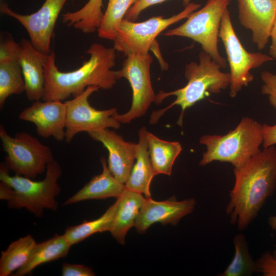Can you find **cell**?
Segmentation results:
<instances>
[{"label":"cell","instance_id":"cell-29","mask_svg":"<svg viewBox=\"0 0 276 276\" xmlns=\"http://www.w3.org/2000/svg\"><path fill=\"white\" fill-rule=\"evenodd\" d=\"M261 78L263 82L261 93L268 96L270 104L276 110V74L264 71L261 73Z\"/></svg>","mask_w":276,"mask_h":276},{"label":"cell","instance_id":"cell-28","mask_svg":"<svg viewBox=\"0 0 276 276\" xmlns=\"http://www.w3.org/2000/svg\"><path fill=\"white\" fill-rule=\"evenodd\" d=\"M137 0H108L101 24L97 30L103 39L113 40L118 27L129 9Z\"/></svg>","mask_w":276,"mask_h":276},{"label":"cell","instance_id":"cell-31","mask_svg":"<svg viewBox=\"0 0 276 276\" xmlns=\"http://www.w3.org/2000/svg\"><path fill=\"white\" fill-rule=\"evenodd\" d=\"M258 272L264 276H276V249L263 253L256 261Z\"/></svg>","mask_w":276,"mask_h":276},{"label":"cell","instance_id":"cell-37","mask_svg":"<svg viewBox=\"0 0 276 276\" xmlns=\"http://www.w3.org/2000/svg\"><path fill=\"white\" fill-rule=\"evenodd\" d=\"M276 1V0H275Z\"/></svg>","mask_w":276,"mask_h":276},{"label":"cell","instance_id":"cell-13","mask_svg":"<svg viewBox=\"0 0 276 276\" xmlns=\"http://www.w3.org/2000/svg\"><path fill=\"white\" fill-rule=\"evenodd\" d=\"M240 24L251 32L258 50L265 48L276 17L275 0H237Z\"/></svg>","mask_w":276,"mask_h":276},{"label":"cell","instance_id":"cell-2","mask_svg":"<svg viewBox=\"0 0 276 276\" xmlns=\"http://www.w3.org/2000/svg\"><path fill=\"white\" fill-rule=\"evenodd\" d=\"M116 50L94 42L86 53L88 60L78 69L60 71L56 65L55 54H49L44 64L45 84L42 101H60L82 94L89 86L111 89L117 79L112 68L116 65Z\"/></svg>","mask_w":276,"mask_h":276},{"label":"cell","instance_id":"cell-1","mask_svg":"<svg viewBox=\"0 0 276 276\" xmlns=\"http://www.w3.org/2000/svg\"><path fill=\"white\" fill-rule=\"evenodd\" d=\"M235 181L226 213L239 231L246 229L276 189V147L264 148L242 168L234 169Z\"/></svg>","mask_w":276,"mask_h":276},{"label":"cell","instance_id":"cell-14","mask_svg":"<svg viewBox=\"0 0 276 276\" xmlns=\"http://www.w3.org/2000/svg\"><path fill=\"white\" fill-rule=\"evenodd\" d=\"M66 106L60 101H37L25 108L19 119L33 123L37 134L45 139L52 136L58 142L65 139Z\"/></svg>","mask_w":276,"mask_h":276},{"label":"cell","instance_id":"cell-23","mask_svg":"<svg viewBox=\"0 0 276 276\" xmlns=\"http://www.w3.org/2000/svg\"><path fill=\"white\" fill-rule=\"evenodd\" d=\"M147 140L154 175L171 176L174 163L182 150L180 143L160 139L149 131Z\"/></svg>","mask_w":276,"mask_h":276},{"label":"cell","instance_id":"cell-6","mask_svg":"<svg viewBox=\"0 0 276 276\" xmlns=\"http://www.w3.org/2000/svg\"><path fill=\"white\" fill-rule=\"evenodd\" d=\"M200 7V4L191 2L179 13L168 18L158 16L140 22L124 18L113 40V48L125 56L132 54L145 55L150 50L155 53L159 50L156 40L158 35L171 25L187 18Z\"/></svg>","mask_w":276,"mask_h":276},{"label":"cell","instance_id":"cell-16","mask_svg":"<svg viewBox=\"0 0 276 276\" xmlns=\"http://www.w3.org/2000/svg\"><path fill=\"white\" fill-rule=\"evenodd\" d=\"M89 136L101 143L108 152V168L120 182L125 183L137 151V143L127 142L114 130L109 128L91 131Z\"/></svg>","mask_w":276,"mask_h":276},{"label":"cell","instance_id":"cell-33","mask_svg":"<svg viewBox=\"0 0 276 276\" xmlns=\"http://www.w3.org/2000/svg\"><path fill=\"white\" fill-rule=\"evenodd\" d=\"M262 135L264 148L274 146L276 144V124L272 125L263 124Z\"/></svg>","mask_w":276,"mask_h":276},{"label":"cell","instance_id":"cell-4","mask_svg":"<svg viewBox=\"0 0 276 276\" xmlns=\"http://www.w3.org/2000/svg\"><path fill=\"white\" fill-rule=\"evenodd\" d=\"M263 141L262 125L252 118L244 117L237 127L224 135L204 134L199 143L206 147L199 165L214 161L231 163L234 169L242 168L261 151Z\"/></svg>","mask_w":276,"mask_h":276},{"label":"cell","instance_id":"cell-30","mask_svg":"<svg viewBox=\"0 0 276 276\" xmlns=\"http://www.w3.org/2000/svg\"><path fill=\"white\" fill-rule=\"evenodd\" d=\"M168 0H137L129 9L124 18L134 21L139 18L141 13L145 9L153 5L162 3ZM185 7L188 5L191 0H181Z\"/></svg>","mask_w":276,"mask_h":276},{"label":"cell","instance_id":"cell-18","mask_svg":"<svg viewBox=\"0 0 276 276\" xmlns=\"http://www.w3.org/2000/svg\"><path fill=\"white\" fill-rule=\"evenodd\" d=\"M19 60L25 83V93L31 101H39L43 96L44 64L49 54L36 50L28 39L22 38Z\"/></svg>","mask_w":276,"mask_h":276},{"label":"cell","instance_id":"cell-27","mask_svg":"<svg viewBox=\"0 0 276 276\" xmlns=\"http://www.w3.org/2000/svg\"><path fill=\"white\" fill-rule=\"evenodd\" d=\"M235 247L233 259L221 276H250L258 272L256 261L249 253L244 235L236 234L233 239Z\"/></svg>","mask_w":276,"mask_h":276},{"label":"cell","instance_id":"cell-8","mask_svg":"<svg viewBox=\"0 0 276 276\" xmlns=\"http://www.w3.org/2000/svg\"><path fill=\"white\" fill-rule=\"evenodd\" d=\"M0 139L7 154L4 163L15 175L33 179L54 160L51 149L26 132L12 136L1 125Z\"/></svg>","mask_w":276,"mask_h":276},{"label":"cell","instance_id":"cell-21","mask_svg":"<svg viewBox=\"0 0 276 276\" xmlns=\"http://www.w3.org/2000/svg\"><path fill=\"white\" fill-rule=\"evenodd\" d=\"M118 199V207L109 232L117 242L124 244L128 231L134 226L135 220L145 197L141 193L126 188Z\"/></svg>","mask_w":276,"mask_h":276},{"label":"cell","instance_id":"cell-9","mask_svg":"<svg viewBox=\"0 0 276 276\" xmlns=\"http://www.w3.org/2000/svg\"><path fill=\"white\" fill-rule=\"evenodd\" d=\"M153 57L149 53L145 55L132 54L126 56L122 68L114 71L116 79L125 78L132 91L130 108L126 113L114 116L121 124H128L146 114L150 105L155 102V95L151 81L150 66Z\"/></svg>","mask_w":276,"mask_h":276},{"label":"cell","instance_id":"cell-22","mask_svg":"<svg viewBox=\"0 0 276 276\" xmlns=\"http://www.w3.org/2000/svg\"><path fill=\"white\" fill-rule=\"evenodd\" d=\"M71 246L63 234H56L45 241L37 243L28 262L13 275L28 274L42 264L66 257Z\"/></svg>","mask_w":276,"mask_h":276},{"label":"cell","instance_id":"cell-20","mask_svg":"<svg viewBox=\"0 0 276 276\" xmlns=\"http://www.w3.org/2000/svg\"><path fill=\"white\" fill-rule=\"evenodd\" d=\"M148 132L145 126L139 131L135 162L125 185L127 189L144 194L146 198H150V184L155 175L148 152Z\"/></svg>","mask_w":276,"mask_h":276},{"label":"cell","instance_id":"cell-25","mask_svg":"<svg viewBox=\"0 0 276 276\" xmlns=\"http://www.w3.org/2000/svg\"><path fill=\"white\" fill-rule=\"evenodd\" d=\"M37 243L28 235L12 242L1 252L0 275L8 276L22 267L30 259Z\"/></svg>","mask_w":276,"mask_h":276},{"label":"cell","instance_id":"cell-26","mask_svg":"<svg viewBox=\"0 0 276 276\" xmlns=\"http://www.w3.org/2000/svg\"><path fill=\"white\" fill-rule=\"evenodd\" d=\"M119 200L111 205L106 211L98 218L91 220H83L76 225L68 227L63 235L72 246L81 242L91 235L105 231H110L118 207Z\"/></svg>","mask_w":276,"mask_h":276},{"label":"cell","instance_id":"cell-36","mask_svg":"<svg viewBox=\"0 0 276 276\" xmlns=\"http://www.w3.org/2000/svg\"><path fill=\"white\" fill-rule=\"evenodd\" d=\"M269 223L271 228L273 230L276 231V216L269 217Z\"/></svg>","mask_w":276,"mask_h":276},{"label":"cell","instance_id":"cell-34","mask_svg":"<svg viewBox=\"0 0 276 276\" xmlns=\"http://www.w3.org/2000/svg\"><path fill=\"white\" fill-rule=\"evenodd\" d=\"M15 195L14 189L8 183L1 181L0 182V199L5 200L7 202L11 200Z\"/></svg>","mask_w":276,"mask_h":276},{"label":"cell","instance_id":"cell-11","mask_svg":"<svg viewBox=\"0 0 276 276\" xmlns=\"http://www.w3.org/2000/svg\"><path fill=\"white\" fill-rule=\"evenodd\" d=\"M100 88L89 86L80 95L65 102L66 106L65 141L70 143L81 132L89 133L106 128L118 129L121 123L114 117L116 108L98 110L89 104L90 96Z\"/></svg>","mask_w":276,"mask_h":276},{"label":"cell","instance_id":"cell-3","mask_svg":"<svg viewBox=\"0 0 276 276\" xmlns=\"http://www.w3.org/2000/svg\"><path fill=\"white\" fill-rule=\"evenodd\" d=\"M221 68L209 54L201 51L198 62L192 61L186 65L185 76L188 82L184 87L170 92L161 90L156 95L155 102L157 104L170 96H175L176 99L167 107L153 111L149 123H156L166 111L178 105L181 111L177 124L182 126L186 109L209 96L210 93L219 94L229 87L231 74L222 72Z\"/></svg>","mask_w":276,"mask_h":276},{"label":"cell","instance_id":"cell-32","mask_svg":"<svg viewBox=\"0 0 276 276\" xmlns=\"http://www.w3.org/2000/svg\"><path fill=\"white\" fill-rule=\"evenodd\" d=\"M63 276H94L95 275L91 268L80 264L63 263L62 266Z\"/></svg>","mask_w":276,"mask_h":276},{"label":"cell","instance_id":"cell-19","mask_svg":"<svg viewBox=\"0 0 276 276\" xmlns=\"http://www.w3.org/2000/svg\"><path fill=\"white\" fill-rule=\"evenodd\" d=\"M102 173L94 176L83 187L66 199L64 205H69L91 199L119 198L126 189L124 183L119 181L109 171L105 158L101 157Z\"/></svg>","mask_w":276,"mask_h":276},{"label":"cell","instance_id":"cell-35","mask_svg":"<svg viewBox=\"0 0 276 276\" xmlns=\"http://www.w3.org/2000/svg\"><path fill=\"white\" fill-rule=\"evenodd\" d=\"M270 38L271 39V43L269 50V56L273 60H276V17L271 31Z\"/></svg>","mask_w":276,"mask_h":276},{"label":"cell","instance_id":"cell-24","mask_svg":"<svg viewBox=\"0 0 276 276\" xmlns=\"http://www.w3.org/2000/svg\"><path fill=\"white\" fill-rule=\"evenodd\" d=\"M103 0H88L81 8L62 15L63 24L84 33H90L99 28L104 13Z\"/></svg>","mask_w":276,"mask_h":276},{"label":"cell","instance_id":"cell-12","mask_svg":"<svg viewBox=\"0 0 276 276\" xmlns=\"http://www.w3.org/2000/svg\"><path fill=\"white\" fill-rule=\"evenodd\" d=\"M67 0H45L40 8L31 14L13 11L6 3H1V13L16 19L27 31L30 41L38 51L47 54L51 51V43L59 14Z\"/></svg>","mask_w":276,"mask_h":276},{"label":"cell","instance_id":"cell-7","mask_svg":"<svg viewBox=\"0 0 276 276\" xmlns=\"http://www.w3.org/2000/svg\"><path fill=\"white\" fill-rule=\"evenodd\" d=\"M231 1L206 0L204 7L191 13L184 23L164 35L187 37L197 42L221 68H225L226 60L219 53L218 41L222 18Z\"/></svg>","mask_w":276,"mask_h":276},{"label":"cell","instance_id":"cell-15","mask_svg":"<svg viewBox=\"0 0 276 276\" xmlns=\"http://www.w3.org/2000/svg\"><path fill=\"white\" fill-rule=\"evenodd\" d=\"M196 202L193 198L177 201L175 197L157 201L146 198L135 220L134 226L140 234L145 233L153 224L176 225L185 216L192 213Z\"/></svg>","mask_w":276,"mask_h":276},{"label":"cell","instance_id":"cell-10","mask_svg":"<svg viewBox=\"0 0 276 276\" xmlns=\"http://www.w3.org/2000/svg\"><path fill=\"white\" fill-rule=\"evenodd\" d=\"M219 37L224 45L230 67L229 95L234 98L243 86L253 81L251 70L273 59L261 52L250 53L245 50L235 33L227 8L222 18Z\"/></svg>","mask_w":276,"mask_h":276},{"label":"cell","instance_id":"cell-17","mask_svg":"<svg viewBox=\"0 0 276 276\" xmlns=\"http://www.w3.org/2000/svg\"><path fill=\"white\" fill-rule=\"evenodd\" d=\"M20 45L11 35L1 38L0 43V109L11 95L25 91L20 63Z\"/></svg>","mask_w":276,"mask_h":276},{"label":"cell","instance_id":"cell-5","mask_svg":"<svg viewBox=\"0 0 276 276\" xmlns=\"http://www.w3.org/2000/svg\"><path fill=\"white\" fill-rule=\"evenodd\" d=\"M4 163L0 166V180L9 185L14 190L13 199L7 202L10 209L25 208L36 217H41L44 209L56 211L58 202L56 197L61 188L58 180L62 173L59 163L54 160L49 163L42 180L15 175L11 176Z\"/></svg>","mask_w":276,"mask_h":276}]
</instances>
